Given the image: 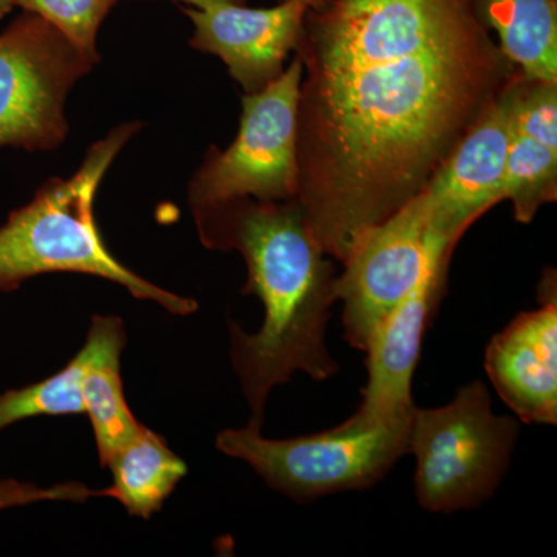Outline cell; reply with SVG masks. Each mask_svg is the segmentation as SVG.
I'll list each match as a JSON object with an SVG mask.
<instances>
[{
    "instance_id": "7402d4cb",
    "label": "cell",
    "mask_w": 557,
    "mask_h": 557,
    "mask_svg": "<svg viewBox=\"0 0 557 557\" xmlns=\"http://www.w3.org/2000/svg\"><path fill=\"white\" fill-rule=\"evenodd\" d=\"M16 7V0H0V20Z\"/></svg>"
},
{
    "instance_id": "9c48e42d",
    "label": "cell",
    "mask_w": 557,
    "mask_h": 557,
    "mask_svg": "<svg viewBox=\"0 0 557 557\" xmlns=\"http://www.w3.org/2000/svg\"><path fill=\"white\" fill-rule=\"evenodd\" d=\"M457 239L429 230V249L423 273L408 295L388 311L370 335L366 347L368 383L355 416L368 423L409 417L412 379L420 358L421 343L442 300L446 270Z\"/></svg>"
},
{
    "instance_id": "5bb4252c",
    "label": "cell",
    "mask_w": 557,
    "mask_h": 557,
    "mask_svg": "<svg viewBox=\"0 0 557 557\" xmlns=\"http://www.w3.org/2000/svg\"><path fill=\"white\" fill-rule=\"evenodd\" d=\"M498 49L523 78L557 83V0H474Z\"/></svg>"
},
{
    "instance_id": "ac0fdd59",
    "label": "cell",
    "mask_w": 557,
    "mask_h": 557,
    "mask_svg": "<svg viewBox=\"0 0 557 557\" xmlns=\"http://www.w3.org/2000/svg\"><path fill=\"white\" fill-rule=\"evenodd\" d=\"M119 0H16V5L53 25L91 64L100 62L98 30Z\"/></svg>"
},
{
    "instance_id": "4fadbf2b",
    "label": "cell",
    "mask_w": 557,
    "mask_h": 557,
    "mask_svg": "<svg viewBox=\"0 0 557 557\" xmlns=\"http://www.w3.org/2000/svg\"><path fill=\"white\" fill-rule=\"evenodd\" d=\"M126 329L119 317L91 318L83 355L84 416L89 417L102 468L116 450L138 434L143 424L134 417L124 397L120 359L126 347Z\"/></svg>"
},
{
    "instance_id": "7c38bea8",
    "label": "cell",
    "mask_w": 557,
    "mask_h": 557,
    "mask_svg": "<svg viewBox=\"0 0 557 557\" xmlns=\"http://www.w3.org/2000/svg\"><path fill=\"white\" fill-rule=\"evenodd\" d=\"M541 309L520 313L490 341L485 369L498 397L523 423H557L556 277L541 285Z\"/></svg>"
},
{
    "instance_id": "44dd1931",
    "label": "cell",
    "mask_w": 557,
    "mask_h": 557,
    "mask_svg": "<svg viewBox=\"0 0 557 557\" xmlns=\"http://www.w3.org/2000/svg\"><path fill=\"white\" fill-rule=\"evenodd\" d=\"M180 2L189 3L194 9H208V7L220 5V3H244L245 0H180Z\"/></svg>"
},
{
    "instance_id": "d6986e66",
    "label": "cell",
    "mask_w": 557,
    "mask_h": 557,
    "mask_svg": "<svg viewBox=\"0 0 557 557\" xmlns=\"http://www.w3.org/2000/svg\"><path fill=\"white\" fill-rule=\"evenodd\" d=\"M512 134L557 149V83L531 81L518 73L512 91Z\"/></svg>"
},
{
    "instance_id": "8fae6325",
    "label": "cell",
    "mask_w": 557,
    "mask_h": 557,
    "mask_svg": "<svg viewBox=\"0 0 557 557\" xmlns=\"http://www.w3.org/2000/svg\"><path fill=\"white\" fill-rule=\"evenodd\" d=\"M306 0H284L271 9H247L240 3H220L188 9L194 49L215 54L247 94L262 90L284 72L289 51L298 47Z\"/></svg>"
},
{
    "instance_id": "ba28073f",
    "label": "cell",
    "mask_w": 557,
    "mask_h": 557,
    "mask_svg": "<svg viewBox=\"0 0 557 557\" xmlns=\"http://www.w3.org/2000/svg\"><path fill=\"white\" fill-rule=\"evenodd\" d=\"M431 211L420 196L362 233L343 260L335 298L343 302L344 339L366 351L388 311L416 287L428 260Z\"/></svg>"
},
{
    "instance_id": "52a82bcc",
    "label": "cell",
    "mask_w": 557,
    "mask_h": 557,
    "mask_svg": "<svg viewBox=\"0 0 557 557\" xmlns=\"http://www.w3.org/2000/svg\"><path fill=\"white\" fill-rule=\"evenodd\" d=\"M94 67L38 14L17 17L0 33V149L49 152L61 146L70 90Z\"/></svg>"
},
{
    "instance_id": "3957f363",
    "label": "cell",
    "mask_w": 557,
    "mask_h": 557,
    "mask_svg": "<svg viewBox=\"0 0 557 557\" xmlns=\"http://www.w3.org/2000/svg\"><path fill=\"white\" fill-rule=\"evenodd\" d=\"M141 123L116 126L95 143L69 178H51L35 199L0 226V293L49 273H79L106 278L134 298L152 300L175 317H189L197 300L174 295L121 263L102 239L95 219V197L106 172Z\"/></svg>"
},
{
    "instance_id": "6da1fadb",
    "label": "cell",
    "mask_w": 557,
    "mask_h": 557,
    "mask_svg": "<svg viewBox=\"0 0 557 557\" xmlns=\"http://www.w3.org/2000/svg\"><path fill=\"white\" fill-rule=\"evenodd\" d=\"M296 50V201L339 262L428 185L518 73L474 0H314Z\"/></svg>"
},
{
    "instance_id": "2e32d148",
    "label": "cell",
    "mask_w": 557,
    "mask_h": 557,
    "mask_svg": "<svg viewBox=\"0 0 557 557\" xmlns=\"http://www.w3.org/2000/svg\"><path fill=\"white\" fill-rule=\"evenodd\" d=\"M557 197V149L512 134L500 183V201L509 200L515 218L530 223Z\"/></svg>"
},
{
    "instance_id": "5b68a950",
    "label": "cell",
    "mask_w": 557,
    "mask_h": 557,
    "mask_svg": "<svg viewBox=\"0 0 557 557\" xmlns=\"http://www.w3.org/2000/svg\"><path fill=\"white\" fill-rule=\"evenodd\" d=\"M409 421L368 423L354 413L329 431L285 440L262 437L260 428L248 424L220 432L215 446L248 463L277 493L306 502L366 490L386 478L408 454Z\"/></svg>"
},
{
    "instance_id": "8992f818",
    "label": "cell",
    "mask_w": 557,
    "mask_h": 557,
    "mask_svg": "<svg viewBox=\"0 0 557 557\" xmlns=\"http://www.w3.org/2000/svg\"><path fill=\"white\" fill-rule=\"evenodd\" d=\"M300 81L302 64L296 57L269 86L245 95L233 145L225 150H209L190 180V208L239 199H296Z\"/></svg>"
},
{
    "instance_id": "7a4b0ae2",
    "label": "cell",
    "mask_w": 557,
    "mask_h": 557,
    "mask_svg": "<svg viewBox=\"0 0 557 557\" xmlns=\"http://www.w3.org/2000/svg\"><path fill=\"white\" fill-rule=\"evenodd\" d=\"M201 244L239 251L247 262L244 295L262 300L263 324L247 333L230 319L231 362L262 429L271 391L298 372L325 381L338 373L327 347L335 271L319 247L296 199H239L193 209Z\"/></svg>"
},
{
    "instance_id": "9a60e30c",
    "label": "cell",
    "mask_w": 557,
    "mask_h": 557,
    "mask_svg": "<svg viewBox=\"0 0 557 557\" xmlns=\"http://www.w3.org/2000/svg\"><path fill=\"white\" fill-rule=\"evenodd\" d=\"M106 468L112 486L98 490V497L115 498L131 516L150 519L188 474V467L170 448L166 438L141 429L127 445L116 450Z\"/></svg>"
},
{
    "instance_id": "603a6c76",
    "label": "cell",
    "mask_w": 557,
    "mask_h": 557,
    "mask_svg": "<svg viewBox=\"0 0 557 557\" xmlns=\"http://www.w3.org/2000/svg\"><path fill=\"white\" fill-rule=\"evenodd\" d=\"M307 3H309V5H311V3L314 2V0H306Z\"/></svg>"
},
{
    "instance_id": "277c9868",
    "label": "cell",
    "mask_w": 557,
    "mask_h": 557,
    "mask_svg": "<svg viewBox=\"0 0 557 557\" xmlns=\"http://www.w3.org/2000/svg\"><path fill=\"white\" fill-rule=\"evenodd\" d=\"M518 435V417L494 413L482 381L458 388L442 408H413L408 453L417 460L418 504L443 515L482 505L500 486Z\"/></svg>"
},
{
    "instance_id": "30bf717a",
    "label": "cell",
    "mask_w": 557,
    "mask_h": 557,
    "mask_svg": "<svg viewBox=\"0 0 557 557\" xmlns=\"http://www.w3.org/2000/svg\"><path fill=\"white\" fill-rule=\"evenodd\" d=\"M518 73L418 193L431 211L432 228L454 239L460 240L480 215L500 201Z\"/></svg>"
},
{
    "instance_id": "ffe728a7",
    "label": "cell",
    "mask_w": 557,
    "mask_h": 557,
    "mask_svg": "<svg viewBox=\"0 0 557 557\" xmlns=\"http://www.w3.org/2000/svg\"><path fill=\"white\" fill-rule=\"evenodd\" d=\"M90 497H98V490L79 482L58 483L50 487H40L35 483L20 480H0V511L9 508L25 507L39 502H73L84 504Z\"/></svg>"
},
{
    "instance_id": "e0dca14e",
    "label": "cell",
    "mask_w": 557,
    "mask_h": 557,
    "mask_svg": "<svg viewBox=\"0 0 557 557\" xmlns=\"http://www.w3.org/2000/svg\"><path fill=\"white\" fill-rule=\"evenodd\" d=\"M81 376L83 355L78 351L64 369L49 379L0 394V432L28 418L84 416Z\"/></svg>"
}]
</instances>
